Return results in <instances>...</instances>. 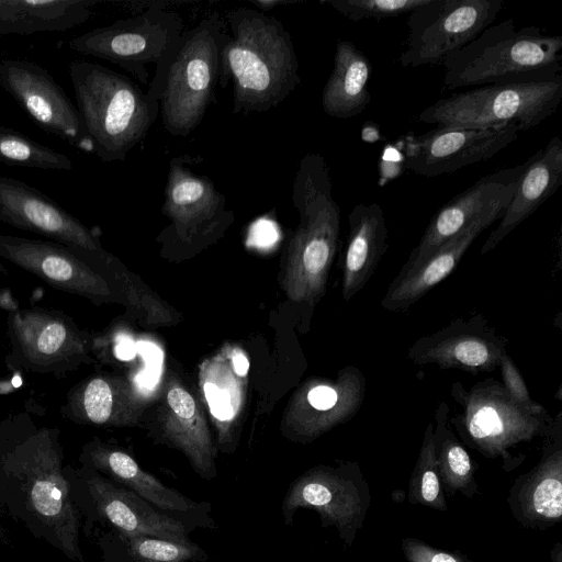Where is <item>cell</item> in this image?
<instances>
[{
    "label": "cell",
    "mask_w": 562,
    "mask_h": 562,
    "mask_svg": "<svg viewBox=\"0 0 562 562\" xmlns=\"http://www.w3.org/2000/svg\"><path fill=\"white\" fill-rule=\"evenodd\" d=\"M57 427L38 426L26 413L0 422V517L21 524L66 558L85 562L81 514L64 475Z\"/></svg>",
    "instance_id": "obj_1"
},
{
    "label": "cell",
    "mask_w": 562,
    "mask_h": 562,
    "mask_svg": "<svg viewBox=\"0 0 562 562\" xmlns=\"http://www.w3.org/2000/svg\"><path fill=\"white\" fill-rule=\"evenodd\" d=\"M223 19L229 33L221 52L218 85L232 83L233 113L278 106L301 83L290 33L278 19L251 8H235Z\"/></svg>",
    "instance_id": "obj_2"
},
{
    "label": "cell",
    "mask_w": 562,
    "mask_h": 562,
    "mask_svg": "<svg viewBox=\"0 0 562 562\" xmlns=\"http://www.w3.org/2000/svg\"><path fill=\"white\" fill-rule=\"evenodd\" d=\"M299 225L285 251L284 290L294 302L314 305L325 293L340 231V209L325 158L304 155L292 186Z\"/></svg>",
    "instance_id": "obj_3"
},
{
    "label": "cell",
    "mask_w": 562,
    "mask_h": 562,
    "mask_svg": "<svg viewBox=\"0 0 562 562\" xmlns=\"http://www.w3.org/2000/svg\"><path fill=\"white\" fill-rule=\"evenodd\" d=\"M446 89L550 80L562 76V36L513 19L486 27L442 63Z\"/></svg>",
    "instance_id": "obj_4"
},
{
    "label": "cell",
    "mask_w": 562,
    "mask_h": 562,
    "mask_svg": "<svg viewBox=\"0 0 562 562\" xmlns=\"http://www.w3.org/2000/svg\"><path fill=\"white\" fill-rule=\"evenodd\" d=\"M69 76L93 154L103 162L125 160L154 125L159 101L131 78L90 60L71 61Z\"/></svg>",
    "instance_id": "obj_5"
},
{
    "label": "cell",
    "mask_w": 562,
    "mask_h": 562,
    "mask_svg": "<svg viewBox=\"0 0 562 562\" xmlns=\"http://www.w3.org/2000/svg\"><path fill=\"white\" fill-rule=\"evenodd\" d=\"M460 412L449 417L463 445L490 459H501L512 472L526 459L516 448L536 437H544L553 425L549 414L535 415L516 404L502 382L487 378L465 389L453 382L450 389Z\"/></svg>",
    "instance_id": "obj_6"
},
{
    "label": "cell",
    "mask_w": 562,
    "mask_h": 562,
    "mask_svg": "<svg viewBox=\"0 0 562 562\" xmlns=\"http://www.w3.org/2000/svg\"><path fill=\"white\" fill-rule=\"evenodd\" d=\"M226 35L218 12L183 32L169 59L159 99L161 123L170 135L191 134L214 102Z\"/></svg>",
    "instance_id": "obj_7"
},
{
    "label": "cell",
    "mask_w": 562,
    "mask_h": 562,
    "mask_svg": "<svg viewBox=\"0 0 562 562\" xmlns=\"http://www.w3.org/2000/svg\"><path fill=\"white\" fill-rule=\"evenodd\" d=\"M166 5L149 2L139 14L90 30L71 38L68 46L79 54L114 64L145 85L149 80V66L155 65L147 92L159 101L169 59L183 34L181 15Z\"/></svg>",
    "instance_id": "obj_8"
},
{
    "label": "cell",
    "mask_w": 562,
    "mask_h": 562,
    "mask_svg": "<svg viewBox=\"0 0 562 562\" xmlns=\"http://www.w3.org/2000/svg\"><path fill=\"white\" fill-rule=\"evenodd\" d=\"M562 100V76L550 80L487 85L439 99L419 113L437 126L491 128L512 125L519 132L538 126Z\"/></svg>",
    "instance_id": "obj_9"
},
{
    "label": "cell",
    "mask_w": 562,
    "mask_h": 562,
    "mask_svg": "<svg viewBox=\"0 0 562 562\" xmlns=\"http://www.w3.org/2000/svg\"><path fill=\"white\" fill-rule=\"evenodd\" d=\"M71 502L85 518L88 537L94 528L123 535L151 536L186 541L192 530L184 524L162 514L127 487L101 473L81 465L64 467Z\"/></svg>",
    "instance_id": "obj_10"
},
{
    "label": "cell",
    "mask_w": 562,
    "mask_h": 562,
    "mask_svg": "<svg viewBox=\"0 0 562 562\" xmlns=\"http://www.w3.org/2000/svg\"><path fill=\"white\" fill-rule=\"evenodd\" d=\"M371 504L369 483L358 462L337 467L311 468L288 487L281 513L285 526H292L299 509H313L323 528L337 529L340 540L351 547L362 528Z\"/></svg>",
    "instance_id": "obj_11"
},
{
    "label": "cell",
    "mask_w": 562,
    "mask_h": 562,
    "mask_svg": "<svg viewBox=\"0 0 562 562\" xmlns=\"http://www.w3.org/2000/svg\"><path fill=\"white\" fill-rule=\"evenodd\" d=\"M202 158L189 154L169 161L161 213L169 220L162 236L184 247L220 236L234 221V211L214 182L193 170Z\"/></svg>",
    "instance_id": "obj_12"
},
{
    "label": "cell",
    "mask_w": 562,
    "mask_h": 562,
    "mask_svg": "<svg viewBox=\"0 0 562 562\" xmlns=\"http://www.w3.org/2000/svg\"><path fill=\"white\" fill-rule=\"evenodd\" d=\"M503 5V0H428L409 13L400 64L442 65L492 25Z\"/></svg>",
    "instance_id": "obj_13"
},
{
    "label": "cell",
    "mask_w": 562,
    "mask_h": 562,
    "mask_svg": "<svg viewBox=\"0 0 562 562\" xmlns=\"http://www.w3.org/2000/svg\"><path fill=\"white\" fill-rule=\"evenodd\" d=\"M11 355L24 369L61 375L87 362L89 334L66 314L41 307L16 310L8 317Z\"/></svg>",
    "instance_id": "obj_14"
},
{
    "label": "cell",
    "mask_w": 562,
    "mask_h": 562,
    "mask_svg": "<svg viewBox=\"0 0 562 562\" xmlns=\"http://www.w3.org/2000/svg\"><path fill=\"white\" fill-rule=\"evenodd\" d=\"M0 86L43 131L93 154L78 108L45 68L27 59H1Z\"/></svg>",
    "instance_id": "obj_15"
},
{
    "label": "cell",
    "mask_w": 562,
    "mask_h": 562,
    "mask_svg": "<svg viewBox=\"0 0 562 562\" xmlns=\"http://www.w3.org/2000/svg\"><path fill=\"white\" fill-rule=\"evenodd\" d=\"M512 125L491 128L437 126L426 133L404 136L406 168L424 177H437L488 160L516 140Z\"/></svg>",
    "instance_id": "obj_16"
},
{
    "label": "cell",
    "mask_w": 562,
    "mask_h": 562,
    "mask_svg": "<svg viewBox=\"0 0 562 562\" xmlns=\"http://www.w3.org/2000/svg\"><path fill=\"white\" fill-rule=\"evenodd\" d=\"M79 462L127 487L192 531L196 528H217L211 516L212 506L209 502L193 501L178 490L167 486L154 474L143 470L136 460L122 449L93 439L83 446Z\"/></svg>",
    "instance_id": "obj_17"
},
{
    "label": "cell",
    "mask_w": 562,
    "mask_h": 562,
    "mask_svg": "<svg viewBox=\"0 0 562 562\" xmlns=\"http://www.w3.org/2000/svg\"><path fill=\"white\" fill-rule=\"evenodd\" d=\"M525 168L526 161L486 175L443 204L431 217L419 243L402 268L420 263L474 221L493 214L502 217Z\"/></svg>",
    "instance_id": "obj_18"
},
{
    "label": "cell",
    "mask_w": 562,
    "mask_h": 562,
    "mask_svg": "<svg viewBox=\"0 0 562 562\" xmlns=\"http://www.w3.org/2000/svg\"><path fill=\"white\" fill-rule=\"evenodd\" d=\"M508 339L498 335L482 314L456 318L446 327L418 338L407 358L416 366L437 364L470 374L494 371L507 352Z\"/></svg>",
    "instance_id": "obj_19"
},
{
    "label": "cell",
    "mask_w": 562,
    "mask_h": 562,
    "mask_svg": "<svg viewBox=\"0 0 562 562\" xmlns=\"http://www.w3.org/2000/svg\"><path fill=\"white\" fill-rule=\"evenodd\" d=\"M83 250L56 241L0 235V257L42 279L49 286L85 296L108 300L113 290L106 279L87 262Z\"/></svg>",
    "instance_id": "obj_20"
},
{
    "label": "cell",
    "mask_w": 562,
    "mask_h": 562,
    "mask_svg": "<svg viewBox=\"0 0 562 562\" xmlns=\"http://www.w3.org/2000/svg\"><path fill=\"white\" fill-rule=\"evenodd\" d=\"M0 221L76 250L105 252L94 232L57 202L21 180L1 175Z\"/></svg>",
    "instance_id": "obj_21"
},
{
    "label": "cell",
    "mask_w": 562,
    "mask_h": 562,
    "mask_svg": "<svg viewBox=\"0 0 562 562\" xmlns=\"http://www.w3.org/2000/svg\"><path fill=\"white\" fill-rule=\"evenodd\" d=\"M515 520L524 528L546 530L562 520V413L543 437L538 463L517 476L507 496Z\"/></svg>",
    "instance_id": "obj_22"
},
{
    "label": "cell",
    "mask_w": 562,
    "mask_h": 562,
    "mask_svg": "<svg viewBox=\"0 0 562 562\" xmlns=\"http://www.w3.org/2000/svg\"><path fill=\"white\" fill-rule=\"evenodd\" d=\"M501 218L496 214L481 217L442 244L420 263L402 268L381 300V306L390 312H406L450 276L476 237Z\"/></svg>",
    "instance_id": "obj_23"
},
{
    "label": "cell",
    "mask_w": 562,
    "mask_h": 562,
    "mask_svg": "<svg viewBox=\"0 0 562 562\" xmlns=\"http://www.w3.org/2000/svg\"><path fill=\"white\" fill-rule=\"evenodd\" d=\"M561 183L562 140L559 136H554L526 161V168L517 181V189L499 224L483 244L481 254L492 251L519 224L544 204Z\"/></svg>",
    "instance_id": "obj_24"
},
{
    "label": "cell",
    "mask_w": 562,
    "mask_h": 562,
    "mask_svg": "<svg viewBox=\"0 0 562 562\" xmlns=\"http://www.w3.org/2000/svg\"><path fill=\"white\" fill-rule=\"evenodd\" d=\"M366 391L363 373L351 364L342 368L335 380L314 383L307 390L305 403L301 404L302 419L297 424L296 437L313 440L347 423L360 411Z\"/></svg>",
    "instance_id": "obj_25"
},
{
    "label": "cell",
    "mask_w": 562,
    "mask_h": 562,
    "mask_svg": "<svg viewBox=\"0 0 562 562\" xmlns=\"http://www.w3.org/2000/svg\"><path fill=\"white\" fill-rule=\"evenodd\" d=\"M348 224L341 279L345 301L364 288L389 247L387 226L379 203L355 205L348 214Z\"/></svg>",
    "instance_id": "obj_26"
},
{
    "label": "cell",
    "mask_w": 562,
    "mask_h": 562,
    "mask_svg": "<svg viewBox=\"0 0 562 562\" xmlns=\"http://www.w3.org/2000/svg\"><path fill=\"white\" fill-rule=\"evenodd\" d=\"M371 74L369 58L352 42L339 40L333 70L322 92L324 112L336 119H349L362 113L371 101Z\"/></svg>",
    "instance_id": "obj_27"
},
{
    "label": "cell",
    "mask_w": 562,
    "mask_h": 562,
    "mask_svg": "<svg viewBox=\"0 0 562 562\" xmlns=\"http://www.w3.org/2000/svg\"><path fill=\"white\" fill-rule=\"evenodd\" d=\"M167 404L169 418L164 424V436L186 454L198 475L214 479L216 452L194 398L183 387L175 385L168 390Z\"/></svg>",
    "instance_id": "obj_28"
},
{
    "label": "cell",
    "mask_w": 562,
    "mask_h": 562,
    "mask_svg": "<svg viewBox=\"0 0 562 562\" xmlns=\"http://www.w3.org/2000/svg\"><path fill=\"white\" fill-rule=\"evenodd\" d=\"M102 553V562H204L207 553L191 539L168 540L151 536L123 535L94 528L89 536Z\"/></svg>",
    "instance_id": "obj_29"
},
{
    "label": "cell",
    "mask_w": 562,
    "mask_h": 562,
    "mask_svg": "<svg viewBox=\"0 0 562 562\" xmlns=\"http://www.w3.org/2000/svg\"><path fill=\"white\" fill-rule=\"evenodd\" d=\"M124 391L120 380L91 376L68 391L60 414L76 424H123L126 416Z\"/></svg>",
    "instance_id": "obj_30"
},
{
    "label": "cell",
    "mask_w": 562,
    "mask_h": 562,
    "mask_svg": "<svg viewBox=\"0 0 562 562\" xmlns=\"http://www.w3.org/2000/svg\"><path fill=\"white\" fill-rule=\"evenodd\" d=\"M432 431L435 457L443 492L449 496L457 493L471 499L479 492L475 472L479 465L473 461L464 445L451 429L449 406L440 402L435 411Z\"/></svg>",
    "instance_id": "obj_31"
},
{
    "label": "cell",
    "mask_w": 562,
    "mask_h": 562,
    "mask_svg": "<svg viewBox=\"0 0 562 562\" xmlns=\"http://www.w3.org/2000/svg\"><path fill=\"white\" fill-rule=\"evenodd\" d=\"M0 161L45 170L69 171L74 167L67 155L42 145L19 131L3 126H0Z\"/></svg>",
    "instance_id": "obj_32"
},
{
    "label": "cell",
    "mask_w": 562,
    "mask_h": 562,
    "mask_svg": "<svg viewBox=\"0 0 562 562\" xmlns=\"http://www.w3.org/2000/svg\"><path fill=\"white\" fill-rule=\"evenodd\" d=\"M35 33L74 29L90 19L98 0H19Z\"/></svg>",
    "instance_id": "obj_33"
},
{
    "label": "cell",
    "mask_w": 562,
    "mask_h": 562,
    "mask_svg": "<svg viewBox=\"0 0 562 562\" xmlns=\"http://www.w3.org/2000/svg\"><path fill=\"white\" fill-rule=\"evenodd\" d=\"M432 431L434 425L429 423L409 479L408 502L446 512L448 505L436 462Z\"/></svg>",
    "instance_id": "obj_34"
},
{
    "label": "cell",
    "mask_w": 562,
    "mask_h": 562,
    "mask_svg": "<svg viewBox=\"0 0 562 562\" xmlns=\"http://www.w3.org/2000/svg\"><path fill=\"white\" fill-rule=\"evenodd\" d=\"M428 0H331L322 1L330 5L346 19L358 22L362 20H384L411 13L426 4Z\"/></svg>",
    "instance_id": "obj_35"
},
{
    "label": "cell",
    "mask_w": 562,
    "mask_h": 562,
    "mask_svg": "<svg viewBox=\"0 0 562 562\" xmlns=\"http://www.w3.org/2000/svg\"><path fill=\"white\" fill-rule=\"evenodd\" d=\"M498 367L501 368L502 384L516 404L535 415L548 414L542 405L531 398L520 371L507 352L502 356Z\"/></svg>",
    "instance_id": "obj_36"
},
{
    "label": "cell",
    "mask_w": 562,
    "mask_h": 562,
    "mask_svg": "<svg viewBox=\"0 0 562 562\" xmlns=\"http://www.w3.org/2000/svg\"><path fill=\"white\" fill-rule=\"evenodd\" d=\"M401 546L407 562H473L460 551L438 549L413 537L404 538Z\"/></svg>",
    "instance_id": "obj_37"
},
{
    "label": "cell",
    "mask_w": 562,
    "mask_h": 562,
    "mask_svg": "<svg viewBox=\"0 0 562 562\" xmlns=\"http://www.w3.org/2000/svg\"><path fill=\"white\" fill-rule=\"evenodd\" d=\"M34 33L19 0H0V35H31Z\"/></svg>",
    "instance_id": "obj_38"
},
{
    "label": "cell",
    "mask_w": 562,
    "mask_h": 562,
    "mask_svg": "<svg viewBox=\"0 0 562 562\" xmlns=\"http://www.w3.org/2000/svg\"><path fill=\"white\" fill-rule=\"evenodd\" d=\"M233 368L236 374L246 375L249 370V361L241 352L234 353L232 357Z\"/></svg>",
    "instance_id": "obj_39"
},
{
    "label": "cell",
    "mask_w": 562,
    "mask_h": 562,
    "mask_svg": "<svg viewBox=\"0 0 562 562\" xmlns=\"http://www.w3.org/2000/svg\"><path fill=\"white\" fill-rule=\"evenodd\" d=\"M251 3L257 9H261V10L266 11V10L272 9L273 7H277V5H280V4H284L286 2L279 1V0H252Z\"/></svg>",
    "instance_id": "obj_40"
},
{
    "label": "cell",
    "mask_w": 562,
    "mask_h": 562,
    "mask_svg": "<svg viewBox=\"0 0 562 562\" xmlns=\"http://www.w3.org/2000/svg\"><path fill=\"white\" fill-rule=\"evenodd\" d=\"M117 357L122 359L132 358L133 348L127 345V342H122L116 348Z\"/></svg>",
    "instance_id": "obj_41"
},
{
    "label": "cell",
    "mask_w": 562,
    "mask_h": 562,
    "mask_svg": "<svg viewBox=\"0 0 562 562\" xmlns=\"http://www.w3.org/2000/svg\"><path fill=\"white\" fill-rule=\"evenodd\" d=\"M552 562H562V544L558 541L550 551Z\"/></svg>",
    "instance_id": "obj_42"
}]
</instances>
